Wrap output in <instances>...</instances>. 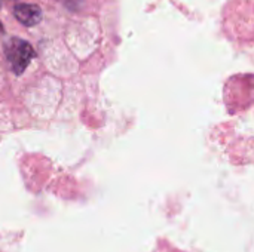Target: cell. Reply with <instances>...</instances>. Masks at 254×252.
Masks as SVG:
<instances>
[{"mask_svg":"<svg viewBox=\"0 0 254 252\" xmlns=\"http://www.w3.org/2000/svg\"><path fill=\"white\" fill-rule=\"evenodd\" d=\"M3 52H4V56L9 62L10 70L16 76H21L25 71V68L30 65L33 58L36 56L33 46L19 37L7 39L6 43L3 45Z\"/></svg>","mask_w":254,"mask_h":252,"instance_id":"obj_1","label":"cell"},{"mask_svg":"<svg viewBox=\"0 0 254 252\" xmlns=\"http://www.w3.org/2000/svg\"><path fill=\"white\" fill-rule=\"evenodd\" d=\"M15 18L25 27H34L42 21V10L33 3H18L13 6Z\"/></svg>","mask_w":254,"mask_h":252,"instance_id":"obj_2","label":"cell"},{"mask_svg":"<svg viewBox=\"0 0 254 252\" xmlns=\"http://www.w3.org/2000/svg\"><path fill=\"white\" fill-rule=\"evenodd\" d=\"M3 33V25H1V22H0V34Z\"/></svg>","mask_w":254,"mask_h":252,"instance_id":"obj_3","label":"cell"}]
</instances>
